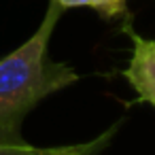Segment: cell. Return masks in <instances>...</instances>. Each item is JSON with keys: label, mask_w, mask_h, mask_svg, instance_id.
I'll return each instance as SVG.
<instances>
[{"label": "cell", "mask_w": 155, "mask_h": 155, "mask_svg": "<svg viewBox=\"0 0 155 155\" xmlns=\"http://www.w3.org/2000/svg\"><path fill=\"white\" fill-rule=\"evenodd\" d=\"M55 2L64 9L70 7H89L98 11L102 17H115L125 13V2L127 0H55Z\"/></svg>", "instance_id": "obj_4"}, {"label": "cell", "mask_w": 155, "mask_h": 155, "mask_svg": "<svg viewBox=\"0 0 155 155\" xmlns=\"http://www.w3.org/2000/svg\"><path fill=\"white\" fill-rule=\"evenodd\" d=\"M64 7L51 0L36 32L9 55L0 58V142H24L28 113L47 96L79 81L70 64L49 55V43Z\"/></svg>", "instance_id": "obj_1"}, {"label": "cell", "mask_w": 155, "mask_h": 155, "mask_svg": "<svg viewBox=\"0 0 155 155\" xmlns=\"http://www.w3.org/2000/svg\"><path fill=\"white\" fill-rule=\"evenodd\" d=\"M127 32L132 38V58L123 77L136 91L138 100L155 106V38L138 36L130 28Z\"/></svg>", "instance_id": "obj_2"}, {"label": "cell", "mask_w": 155, "mask_h": 155, "mask_svg": "<svg viewBox=\"0 0 155 155\" xmlns=\"http://www.w3.org/2000/svg\"><path fill=\"white\" fill-rule=\"evenodd\" d=\"M119 132V123L110 125L96 138L87 142L62 144V147H34L24 142H0V155H102V151L110 144L115 134Z\"/></svg>", "instance_id": "obj_3"}]
</instances>
